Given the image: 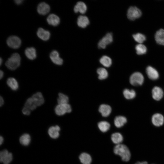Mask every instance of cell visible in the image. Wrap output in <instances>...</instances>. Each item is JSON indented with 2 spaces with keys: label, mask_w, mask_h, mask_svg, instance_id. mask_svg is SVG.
<instances>
[{
  "label": "cell",
  "mask_w": 164,
  "mask_h": 164,
  "mask_svg": "<svg viewBox=\"0 0 164 164\" xmlns=\"http://www.w3.org/2000/svg\"><path fill=\"white\" fill-rule=\"evenodd\" d=\"M144 81V77L139 72H136L133 73L130 78V82L132 85L138 86L142 84Z\"/></svg>",
  "instance_id": "4"
},
{
  "label": "cell",
  "mask_w": 164,
  "mask_h": 164,
  "mask_svg": "<svg viewBox=\"0 0 164 164\" xmlns=\"http://www.w3.org/2000/svg\"><path fill=\"white\" fill-rule=\"evenodd\" d=\"M4 103V100L3 97L1 96L0 97V105L2 106L3 104Z\"/></svg>",
  "instance_id": "38"
},
{
  "label": "cell",
  "mask_w": 164,
  "mask_h": 164,
  "mask_svg": "<svg viewBox=\"0 0 164 164\" xmlns=\"http://www.w3.org/2000/svg\"><path fill=\"white\" fill-rule=\"evenodd\" d=\"M134 164H148V162L146 161H138Z\"/></svg>",
  "instance_id": "37"
},
{
  "label": "cell",
  "mask_w": 164,
  "mask_h": 164,
  "mask_svg": "<svg viewBox=\"0 0 164 164\" xmlns=\"http://www.w3.org/2000/svg\"><path fill=\"white\" fill-rule=\"evenodd\" d=\"M113 40L112 33H108L99 41L98 47L99 48L104 49L106 46L111 43Z\"/></svg>",
  "instance_id": "6"
},
{
  "label": "cell",
  "mask_w": 164,
  "mask_h": 164,
  "mask_svg": "<svg viewBox=\"0 0 164 164\" xmlns=\"http://www.w3.org/2000/svg\"><path fill=\"white\" fill-rule=\"evenodd\" d=\"M124 97L127 99H131L134 98L136 95L135 91L133 90L125 89L123 92Z\"/></svg>",
  "instance_id": "31"
},
{
  "label": "cell",
  "mask_w": 164,
  "mask_h": 164,
  "mask_svg": "<svg viewBox=\"0 0 164 164\" xmlns=\"http://www.w3.org/2000/svg\"><path fill=\"white\" fill-rule=\"evenodd\" d=\"M127 121L126 118L123 116H119L116 117L114 119V124L118 128L122 127Z\"/></svg>",
  "instance_id": "23"
},
{
  "label": "cell",
  "mask_w": 164,
  "mask_h": 164,
  "mask_svg": "<svg viewBox=\"0 0 164 164\" xmlns=\"http://www.w3.org/2000/svg\"><path fill=\"white\" fill-rule=\"evenodd\" d=\"M152 97L154 99L159 101L163 97V92L160 87L155 86L152 90Z\"/></svg>",
  "instance_id": "18"
},
{
  "label": "cell",
  "mask_w": 164,
  "mask_h": 164,
  "mask_svg": "<svg viewBox=\"0 0 164 164\" xmlns=\"http://www.w3.org/2000/svg\"><path fill=\"white\" fill-rule=\"evenodd\" d=\"M97 73L98 75V78L100 80L105 79L108 76L107 71L103 68H98L97 70Z\"/></svg>",
  "instance_id": "30"
},
{
  "label": "cell",
  "mask_w": 164,
  "mask_h": 164,
  "mask_svg": "<svg viewBox=\"0 0 164 164\" xmlns=\"http://www.w3.org/2000/svg\"><path fill=\"white\" fill-rule=\"evenodd\" d=\"M4 76V73L2 70L0 71V78L1 79Z\"/></svg>",
  "instance_id": "40"
},
{
  "label": "cell",
  "mask_w": 164,
  "mask_h": 164,
  "mask_svg": "<svg viewBox=\"0 0 164 164\" xmlns=\"http://www.w3.org/2000/svg\"><path fill=\"white\" fill-rule=\"evenodd\" d=\"M133 37L135 40L139 44H141L146 40L145 36L141 33H138L133 34Z\"/></svg>",
  "instance_id": "35"
},
{
  "label": "cell",
  "mask_w": 164,
  "mask_h": 164,
  "mask_svg": "<svg viewBox=\"0 0 164 164\" xmlns=\"http://www.w3.org/2000/svg\"><path fill=\"white\" fill-rule=\"evenodd\" d=\"M90 21L88 18L85 15H80L77 18V23L78 26L80 27H86L89 24Z\"/></svg>",
  "instance_id": "20"
},
{
  "label": "cell",
  "mask_w": 164,
  "mask_h": 164,
  "mask_svg": "<svg viewBox=\"0 0 164 164\" xmlns=\"http://www.w3.org/2000/svg\"><path fill=\"white\" fill-rule=\"evenodd\" d=\"M37 35L39 38L44 41L48 40L50 36L49 31L42 28H39L38 29Z\"/></svg>",
  "instance_id": "15"
},
{
  "label": "cell",
  "mask_w": 164,
  "mask_h": 164,
  "mask_svg": "<svg viewBox=\"0 0 164 164\" xmlns=\"http://www.w3.org/2000/svg\"><path fill=\"white\" fill-rule=\"evenodd\" d=\"M50 57L52 62L55 64L60 65L63 63V60L60 57L59 53L57 51L53 50L52 51Z\"/></svg>",
  "instance_id": "10"
},
{
  "label": "cell",
  "mask_w": 164,
  "mask_h": 164,
  "mask_svg": "<svg viewBox=\"0 0 164 164\" xmlns=\"http://www.w3.org/2000/svg\"><path fill=\"white\" fill-rule=\"evenodd\" d=\"M31 97L37 107L41 105L44 102V97L40 92H37L35 93Z\"/></svg>",
  "instance_id": "13"
},
{
  "label": "cell",
  "mask_w": 164,
  "mask_h": 164,
  "mask_svg": "<svg viewBox=\"0 0 164 164\" xmlns=\"http://www.w3.org/2000/svg\"><path fill=\"white\" fill-rule=\"evenodd\" d=\"M98 126L101 131L103 132H105L109 130L110 125L108 122L106 121H103L98 123Z\"/></svg>",
  "instance_id": "29"
},
{
  "label": "cell",
  "mask_w": 164,
  "mask_h": 164,
  "mask_svg": "<svg viewBox=\"0 0 164 164\" xmlns=\"http://www.w3.org/2000/svg\"><path fill=\"white\" fill-rule=\"evenodd\" d=\"M22 111L24 114L26 115H28L30 114L31 111L24 106L22 108Z\"/></svg>",
  "instance_id": "36"
},
{
  "label": "cell",
  "mask_w": 164,
  "mask_h": 164,
  "mask_svg": "<svg viewBox=\"0 0 164 164\" xmlns=\"http://www.w3.org/2000/svg\"><path fill=\"white\" fill-rule=\"evenodd\" d=\"M99 111L103 117H107L110 114L111 111V107L108 105L102 104L99 107Z\"/></svg>",
  "instance_id": "19"
},
{
  "label": "cell",
  "mask_w": 164,
  "mask_h": 164,
  "mask_svg": "<svg viewBox=\"0 0 164 164\" xmlns=\"http://www.w3.org/2000/svg\"><path fill=\"white\" fill-rule=\"evenodd\" d=\"M100 63L104 66L106 67H110L112 64V60L108 56H103L100 59Z\"/></svg>",
  "instance_id": "28"
},
{
  "label": "cell",
  "mask_w": 164,
  "mask_h": 164,
  "mask_svg": "<svg viewBox=\"0 0 164 164\" xmlns=\"http://www.w3.org/2000/svg\"><path fill=\"white\" fill-rule=\"evenodd\" d=\"M23 1L22 0H16L15 1V2L16 4L19 5Z\"/></svg>",
  "instance_id": "39"
},
{
  "label": "cell",
  "mask_w": 164,
  "mask_h": 164,
  "mask_svg": "<svg viewBox=\"0 0 164 164\" xmlns=\"http://www.w3.org/2000/svg\"></svg>",
  "instance_id": "43"
},
{
  "label": "cell",
  "mask_w": 164,
  "mask_h": 164,
  "mask_svg": "<svg viewBox=\"0 0 164 164\" xmlns=\"http://www.w3.org/2000/svg\"><path fill=\"white\" fill-rule=\"evenodd\" d=\"M12 155L7 150L4 149L0 153V161L4 164H9L12 159Z\"/></svg>",
  "instance_id": "8"
},
{
  "label": "cell",
  "mask_w": 164,
  "mask_h": 164,
  "mask_svg": "<svg viewBox=\"0 0 164 164\" xmlns=\"http://www.w3.org/2000/svg\"><path fill=\"white\" fill-rule=\"evenodd\" d=\"M152 122L155 126L160 127L162 126L164 122L163 116L159 113L154 114L152 118Z\"/></svg>",
  "instance_id": "9"
},
{
  "label": "cell",
  "mask_w": 164,
  "mask_h": 164,
  "mask_svg": "<svg viewBox=\"0 0 164 164\" xmlns=\"http://www.w3.org/2000/svg\"><path fill=\"white\" fill-rule=\"evenodd\" d=\"M57 101L58 104H68L69 98L66 95L62 93H59Z\"/></svg>",
  "instance_id": "32"
},
{
  "label": "cell",
  "mask_w": 164,
  "mask_h": 164,
  "mask_svg": "<svg viewBox=\"0 0 164 164\" xmlns=\"http://www.w3.org/2000/svg\"><path fill=\"white\" fill-rule=\"evenodd\" d=\"M87 10V6L83 2H77L74 7V11L76 13L79 12L81 14L85 13Z\"/></svg>",
  "instance_id": "17"
},
{
  "label": "cell",
  "mask_w": 164,
  "mask_h": 164,
  "mask_svg": "<svg viewBox=\"0 0 164 164\" xmlns=\"http://www.w3.org/2000/svg\"><path fill=\"white\" fill-rule=\"evenodd\" d=\"M111 138L112 142L117 145L121 144L123 140V136L119 132L113 133L111 135Z\"/></svg>",
  "instance_id": "26"
},
{
  "label": "cell",
  "mask_w": 164,
  "mask_h": 164,
  "mask_svg": "<svg viewBox=\"0 0 164 164\" xmlns=\"http://www.w3.org/2000/svg\"><path fill=\"white\" fill-rule=\"evenodd\" d=\"M136 53L138 55L145 54L147 51V48L145 46L142 44H139L135 46Z\"/></svg>",
  "instance_id": "34"
},
{
  "label": "cell",
  "mask_w": 164,
  "mask_h": 164,
  "mask_svg": "<svg viewBox=\"0 0 164 164\" xmlns=\"http://www.w3.org/2000/svg\"><path fill=\"white\" fill-rule=\"evenodd\" d=\"M4 141V139L3 137L1 136L0 137V145H1L3 142Z\"/></svg>",
  "instance_id": "41"
},
{
  "label": "cell",
  "mask_w": 164,
  "mask_h": 164,
  "mask_svg": "<svg viewBox=\"0 0 164 164\" xmlns=\"http://www.w3.org/2000/svg\"><path fill=\"white\" fill-rule=\"evenodd\" d=\"M54 110L56 115L61 116L66 113L70 112L72 109L70 105L68 104H58L55 107Z\"/></svg>",
  "instance_id": "3"
},
{
  "label": "cell",
  "mask_w": 164,
  "mask_h": 164,
  "mask_svg": "<svg viewBox=\"0 0 164 164\" xmlns=\"http://www.w3.org/2000/svg\"><path fill=\"white\" fill-rule=\"evenodd\" d=\"M142 15L141 11L135 6H131L128 9L127 16L128 19L134 20L140 17Z\"/></svg>",
  "instance_id": "5"
},
{
  "label": "cell",
  "mask_w": 164,
  "mask_h": 164,
  "mask_svg": "<svg viewBox=\"0 0 164 164\" xmlns=\"http://www.w3.org/2000/svg\"><path fill=\"white\" fill-rule=\"evenodd\" d=\"M79 158L83 164H91L92 162L91 155L87 153L83 152L81 154Z\"/></svg>",
  "instance_id": "24"
},
{
  "label": "cell",
  "mask_w": 164,
  "mask_h": 164,
  "mask_svg": "<svg viewBox=\"0 0 164 164\" xmlns=\"http://www.w3.org/2000/svg\"><path fill=\"white\" fill-rule=\"evenodd\" d=\"M155 39L157 43L164 45V29H160L157 31L155 35Z\"/></svg>",
  "instance_id": "21"
},
{
  "label": "cell",
  "mask_w": 164,
  "mask_h": 164,
  "mask_svg": "<svg viewBox=\"0 0 164 164\" xmlns=\"http://www.w3.org/2000/svg\"><path fill=\"white\" fill-rule=\"evenodd\" d=\"M146 72L148 77L152 80L157 79L159 77L158 71L151 66L148 67L146 69Z\"/></svg>",
  "instance_id": "14"
},
{
  "label": "cell",
  "mask_w": 164,
  "mask_h": 164,
  "mask_svg": "<svg viewBox=\"0 0 164 164\" xmlns=\"http://www.w3.org/2000/svg\"><path fill=\"white\" fill-rule=\"evenodd\" d=\"M7 43L8 46L11 48L17 49L20 46L21 41L18 37L12 36L8 38L7 40Z\"/></svg>",
  "instance_id": "7"
},
{
  "label": "cell",
  "mask_w": 164,
  "mask_h": 164,
  "mask_svg": "<svg viewBox=\"0 0 164 164\" xmlns=\"http://www.w3.org/2000/svg\"><path fill=\"white\" fill-rule=\"evenodd\" d=\"M8 86L12 90H17L19 88V84L17 80L14 78L9 77L7 80Z\"/></svg>",
  "instance_id": "25"
},
{
  "label": "cell",
  "mask_w": 164,
  "mask_h": 164,
  "mask_svg": "<svg viewBox=\"0 0 164 164\" xmlns=\"http://www.w3.org/2000/svg\"><path fill=\"white\" fill-rule=\"evenodd\" d=\"M25 53L26 56L30 60H33L36 58V51L33 47L27 48L25 50Z\"/></svg>",
  "instance_id": "22"
},
{
  "label": "cell",
  "mask_w": 164,
  "mask_h": 164,
  "mask_svg": "<svg viewBox=\"0 0 164 164\" xmlns=\"http://www.w3.org/2000/svg\"><path fill=\"white\" fill-rule=\"evenodd\" d=\"M2 59L1 58H0V65H1L2 63Z\"/></svg>",
  "instance_id": "42"
},
{
  "label": "cell",
  "mask_w": 164,
  "mask_h": 164,
  "mask_svg": "<svg viewBox=\"0 0 164 164\" xmlns=\"http://www.w3.org/2000/svg\"><path fill=\"white\" fill-rule=\"evenodd\" d=\"M31 142V137L29 134L25 133L22 135L19 138L20 143L24 146H27Z\"/></svg>",
  "instance_id": "27"
},
{
  "label": "cell",
  "mask_w": 164,
  "mask_h": 164,
  "mask_svg": "<svg viewBox=\"0 0 164 164\" xmlns=\"http://www.w3.org/2000/svg\"><path fill=\"white\" fill-rule=\"evenodd\" d=\"M114 152L120 156L122 160L125 162L129 161L131 157V154L128 148L126 145L121 144L116 145L114 149Z\"/></svg>",
  "instance_id": "1"
},
{
  "label": "cell",
  "mask_w": 164,
  "mask_h": 164,
  "mask_svg": "<svg viewBox=\"0 0 164 164\" xmlns=\"http://www.w3.org/2000/svg\"><path fill=\"white\" fill-rule=\"evenodd\" d=\"M24 106L29 109L31 111L34 110L37 107L31 97L28 98L26 100Z\"/></svg>",
  "instance_id": "33"
},
{
  "label": "cell",
  "mask_w": 164,
  "mask_h": 164,
  "mask_svg": "<svg viewBox=\"0 0 164 164\" xmlns=\"http://www.w3.org/2000/svg\"><path fill=\"white\" fill-rule=\"evenodd\" d=\"M48 23L52 26H56L59 24L60 22L59 17L54 14H50L47 18Z\"/></svg>",
  "instance_id": "16"
},
{
  "label": "cell",
  "mask_w": 164,
  "mask_h": 164,
  "mask_svg": "<svg viewBox=\"0 0 164 164\" xmlns=\"http://www.w3.org/2000/svg\"><path fill=\"white\" fill-rule=\"evenodd\" d=\"M21 57L17 53L12 54L5 62V65L9 70H14L18 67L20 65Z\"/></svg>",
  "instance_id": "2"
},
{
  "label": "cell",
  "mask_w": 164,
  "mask_h": 164,
  "mask_svg": "<svg viewBox=\"0 0 164 164\" xmlns=\"http://www.w3.org/2000/svg\"><path fill=\"white\" fill-rule=\"evenodd\" d=\"M50 10V6L45 2H40L37 6V12L41 15H45L47 14Z\"/></svg>",
  "instance_id": "12"
},
{
  "label": "cell",
  "mask_w": 164,
  "mask_h": 164,
  "mask_svg": "<svg viewBox=\"0 0 164 164\" xmlns=\"http://www.w3.org/2000/svg\"><path fill=\"white\" fill-rule=\"evenodd\" d=\"M60 130V128L58 125L52 126L49 128L48 133L51 138L53 139H56L59 136V132Z\"/></svg>",
  "instance_id": "11"
}]
</instances>
